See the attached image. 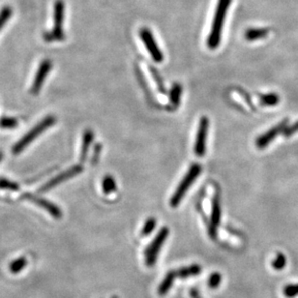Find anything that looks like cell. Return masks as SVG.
I'll return each mask as SVG.
<instances>
[{
  "mask_svg": "<svg viewBox=\"0 0 298 298\" xmlns=\"http://www.w3.org/2000/svg\"><path fill=\"white\" fill-rule=\"evenodd\" d=\"M222 218V208H221V200L220 197L216 195L212 201L211 219L209 226V235L212 238L217 236V230L221 224Z\"/></svg>",
  "mask_w": 298,
  "mask_h": 298,
  "instance_id": "7c38bea8",
  "label": "cell"
},
{
  "mask_svg": "<svg viewBox=\"0 0 298 298\" xmlns=\"http://www.w3.org/2000/svg\"><path fill=\"white\" fill-rule=\"evenodd\" d=\"M200 173H201V166L198 163H195L190 167L189 171L187 172L185 176L182 178L181 182L178 184L172 199L170 200V205L172 207H174V208L177 207L180 204V202L185 197L188 190L190 189V187L193 185V183L196 181V179L199 177Z\"/></svg>",
  "mask_w": 298,
  "mask_h": 298,
  "instance_id": "277c9868",
  "label": "cell"
},
{
  "mask_svg": "<svg viewBox=\"0 0 298 298\" xmlns=\"http://www.w3.org/2000/svg\"><path fill=\"white\" fill-rule=\"evenodd\" d=\"M201 272V267L199 266V264H192L190 266H185L180 268L177 272L176 275H178L181 279H187V278H191V277H195L198 276Z\"/></svg>",
  "mask_w": 298,
  "mask_h": 298,
  "instance_id": "2e32d148",
  "label": "cell"
},
{
  "mask_svg": "<svg viewBox=\"0 0 298 298\" xmlns=\"http://www.w3.org/2000/svg\"><path fill=\"white\" fill-rule=\"evenodd\" d=\"M19 125L18 119L9 116L0 117V128L1 129H15Z\"/></svg>",
  "mask_w": 298,
  "mask_h": 298,
  "instance_id": "7402d4cb",
  "label": "cell"
},
{
  "mask_svg": "<svg viewBox=\"0 0 298 298\" xmlns=\"http://www.w3.org/2000/svg\"><path fill=\"white\" fill-rule=\"evenodd\" d=\"M22 198L27 199L29 201H32L33 203H35L39 207H41V208H43L44 210H46L48 213H50V215L53 218H55L57 220L62 218L63 213L61 211V209L57 205L53 204L51 201L48 200V199L39 198L37 196L32 195L30 193H25V194H24L22 196Z\"/></svg>",
  "mask_w": 298,
  "mask_h": 298,
  "instance_id": "30bf717a",
  "label": "cell"
},
{
  "mask_svg": "<svg viewBox=\"0 0 298 298\" xmlns=\"http://www.w3.org/2000/svg\"><path fill=\"white\" fill-rule=\"evenodd\" d=\"M155 227H156V220L154 218H148V220L145 222L141 230V236L145 237L149 236L153 232Z\"/></svg>",
  "mask_w": 298,
  "mask_h": 298,
  "instance_id": "484cf974",
  "label": "cell"
},
{
  "mask_svg": "<svg viewBox=\"0 0 298 298\" xmlns=\"http://www.w3.org/2000/svg\"><path fill=\"white\" fill-rule=\"evenodd\" d=\"M222 283V275L219 272H214L211 274L208 278V286L210 289H216L217 287H219Z\"/></svg>",
  "mask_w": 298,
  "mask_h": 298,
  "instance_id": "d4e9b609",
  "label": "cell"
},
{
  "mask_svg": "<svg viewBox=\"0 0 298 298\" xmlns=\"http://www.w3.org/2000/svg\"><path fill=\"white\" fill-rule=\"evenodd\" d=\"M2 157H3V154L0 152V161H1V159H2Z\"/></svg>",
  "mask_w": 298,
  "mask_h": 298,
  "instance_id": "4dcf8cb0",
  "label": "cell"
},
{
  "mask_svg": "<svg viewBox=\"0 0 298 298\" xmlns=\"http://www.w3.org/2000/svg\"><path fill=\"white\" fill-rule=\"evenodd\" d=\"M280 102V96L277 93H268L262 94L260 96V103L261 106L272 107L278 105Z\"/></svg>",
  "mask_w": 298,
  "mask_h": 298,
  "instance_id": "e0dca14e",
  "label": "cell"
},
{
  "mask_svg": "<svg viewBox=\"0 0 298 298\" xmlns=\"http://www.w3.org/2000/svg\"><path fill=\"white\" fill-rule=\"evenodd\" d=\"M286 264V256L282 253H278L276 259L271 262V265L275 270H282L285 268Z\"/></svg>",
  "mask_w": 298,
  "mask_h": 298,
  "instance_id": "cb8c5ba5",
  "label": "cell"
},
{
  "mask_svg": "<svg viewBox=\"0 0 298 298\" xmlns=\"http://www.w3.org/2000/svg\"><path fill=\"white\" fill-rule=\"evenodd\" d=\"M0 189L1 190H7V191L17 192V191L20 190V186L16 182H13L11 180H8L6 178L0 177Z\"/></svg>",
  "mask_w": 298,
  "mask_h": 298,
  "instance_id": "603a6c76",
  "label": "cell"
},
{
  "mask_svg": "<svg viewBox=\"0 0 298 298\" xmlns=\"http://www.w3.org/2000/svg\"><path fill=\"white\" fill-rule=\"evenodd\" d=\"M56 118L53 115L46 116L42 121H40L33 129H31L26 135L22 137L14 146L12 152L14 154H19L24 151L30 143H32L39 136H41L46 130L55 124Z\"/></svg>",
  "mask_w": 298,
  "mask_h": 298,
  "instance_id": "3957f363",
  "label": "cell"
},
{
  "mask_svg": "<svg viewBox=\"0 0 298 298\" xmlns=\"http://www.w3.org/2000/svg\"><path fill=\"white\" fill-rule=\"evenodd\" d=\"M83 172V166L82 165H76L74 167L66 170L65 172H63L61 174L54 176L53 178H51L49 180L47 183H45L43 186L39 189L40 193H45L50 191L51 189H53L55 186H58L59 184H61L63 182H65L66 180L74 177L76 175L81 174Z\"/></svg>",
  "mask_w": 298,
  "mask_h": 298,
  "instance_id": "52a82bcc",
  "label": "cell"
},
{
  "mask_svg": "<svg viewBox=\"0 0 298 298\" xmlns=\"http://www.w3.org/2000/svg\"><path fill=\"white\" fill-rule=\"evenodd\" d=\"M287 126H288V119L286 118L282 122H280L279 124L276 125L270 130H268L266 133L262 134L261 136L258 137L256 139V146L259 149L266 148L276 137L285 131Z\"/></svg>",
  "mask_w": 298,
  "mask_h": 298,
  "instance_id": "9c48e42d",
  "label": "cell"
},
{
  "mask_svg": "<svg viewBox=\"0 0 298 298\" xmlns=\"http://www.w3.org/2000/svg\"><path fill=\"white\" fill-rule=\"evenodd\" d=\"M181 94H182V87L178 84H174L170 93V102L174 108L179 106L180 100H181Z\"/></svg>",
  "mask_w": 298,
  "mask_h": 298,
  "instance_id": "ac0fdd59",
  "label": "cell"
},
{
  "mask_svg": "<svg viewBox=\"0 0 298 298\" xmlns=\"http://www.w3.org/2000/svg\"><path fill=\"white\" fill-rule=\"evenodd\" d=\"M65 3L63 0H55L53 6V27L50 32L44 34L46 42H61L65 40Z\"/></svg>",
  "mask_w": 298,
  "mask_h": 298,
  "instance_id": "7a4b0ae2",
  "label": "cell"
},
{
  "mask_svg": "<svg viewBox=\"0 0 298 298\" xmlns=\"http://www.w3.org/2000/svg\"><path fill=\"white\" fill-rule=\"evenodd\" d=\"M27 264V260L25 257H21L15 261H13L9 264V270L13 274H19L22 270H24Z\"/></svg>",
  "mask_w": 298,
  "mask_h": 298,
  "instance_id": "ffe728a7",
  "label": "cell"
},
{
  "mask_svg": "<svg viewBox=\"0 0 298 298\" xmlns=\"http://www.w3.org/2000/svg\"><path fill=\"white\" fill-rule=\"evenodd\" d=\"M139 37L141 39L142 43L144 44L146 50L150 53L152 59L155 62L160 63L164 59V55L162 53L161 50L158 46V44L155 41V38L153 36L151 30L147 27H142L139 30Z\"/></svg>",
  "mask_w": 298,
  "mask_h": 298,
  "instance_id": "8992f818",
  "label": "cell"
},
{
  "mask_svg": "<svg viewBox=\"0 0 298 298\" xmlns=\"http://www.w3.org/2000/svg\"><path fill=\"white\" fill-rule=\"evenodd\" d=\"M298 132V121L296 123L292 125V126H287L285 131L283 132L284 136L286 137H292L294 134H296Z\"/></svg>",
  "mask_w": 298,
  "mask_h": 298,
  "instance_id": "f1b7e54d",
  "label": "cell"
},
{
  "mask_svg": "<svg viewBox=\"0 0 298 298\" xmlns=\"http://www.w3.org/2000/svg\"><path fill=\"white\" fill-rule=\"evenodd\" d=\"M231 2H232V0H219L218 1L215 15H214L211 30H210V33L207 38V46L210 50H216L221 44L224 23H225V19H226L227 13L229 10V7L231 5Z\"/></svg>",
  "mask_w": 298,
  "mask_h": 298,
  "instance_id": "6da1fadb",
  "label": "cell"
},
{
  "mask_svg": "<svg viewBox=\"0 0 298 298\" xmlns=\"http://www.w3.org/2000/svg\"><path fill=\"white\" fill-rule=\"evenodd\" d=\"M150 71H151V74H152V77H153V79H154V81H155V83L157 85L159 91L161 93H166V88L164 87V84H163V81H162L160 74H158L157 71L155 69H153V68H150Z\"/></svg>",
  "mask_w": 298,
  "mask_h": 298,
  "instance_id": "4316f807",
  "label": "cell"
},
{
  "mask_svg": "<svg viewBox=\"0 0 298 298\" xmlns=\"http://www.w3.org/2000/svg\"><path fill=\"white\" fill-rule=\"evenodd\" d=\"M92 140H93V133H92V131L87 130L84 133V136H83L82 148H81V153H80V160H81L82 163L86 161V159H87V153H88V150H89V147L91 145Z\"/></svg>",
  "mask_w": 298,
  "mask_h": 298,
  "instance_id": "5bb4252c",
  "label": "cell"
},
{
  "mask_svg": "<svg viewBox=\"0 0 298 298\" xmlns=\"http://www.w3.org/2000/svg\"><path fill=\"white\" fill-rule=\"evenodd\" d=\"M102 190L106 195L112 194L116 191V183L111 175H106L102 181Z\"/></svg>",
  "mask_w": 298,
  "mask_h": 298,
  "instance_id": "d6986e66",
  "label": "cell"
},
{
  "mask_svg": "<svg viewBox=\"0 0 298 298\" xmlns=\"http://www.w3.org/2000/svg\"><path fill=\"white\" fill-rule=\"evenodd\" d=\"M284 294L287 298H294L298 296V284L286 286L284 289Z\"/></svg>",
  "mask_w": 298,
  "mask_h": 298,
  "instance_id": "83f0119b",
  "label": "cell"
},
{
  "mask_svg": "<svg viewBox=\"0 0 298 298\" xmlns=\"http://www.w3.org/2000/svg\"><path fill=\"white\" fill-rule=\"evenodd\" d=\"M13 15L12 7L10 6H3L0 9V30L7 24V22L11 19Z\"/></svg>",
  "mask_w": 298,
  "mask_h": 298,
  "instance_id": "44dd1931",
  "label": "cell"
},
{
  "mask_svg": "<svg viewBox=\"0 0 298 298\" xmlns=\"http://www.w3.org/2000/svg\"><path fill=\"white\" fill-rule=\"evenodd\" d=\"M208 129H209V120L206 116H202L199 121V129L197 138L195 142V153L201 157L206 152V141L208 136Z\"/></svg>",
  "mask_w": 298,
  "mask_h": 298,
  "instance_id": "ba28073f",
  "label": "cell"
},
{
  "mask_svg": "<svg viewBox=\"0 0 298 298\" xmlns=\"http://www.w3.org/2000/svg\"><path fill=\"white\" fill-rule=\"evenodd\" d=\"M191 297L200 298L199 297V292H198L197 290H192V291H191Z\"/></svg>",
  "mask_w": 298,
  "mask_h": 298,
  "instance_id": "f546056e",
  "label": "cell"
},
{
  "mask_svg": "<svg viewBox=\"0 0 298 298\" xmlns=\"http://www.w3.org/2000/svg\"><path fill=\"white\" fill-rule=\"evenodd\" d=\"M51 69H52V62L50 61V59H45L40 63L37 73L35 74L34 81L32 83L31 88H30L31 94L36 95L40 92V90L42 89V87L46 81V78L48 77V74H50Z\"/></svg>",
  "mask_w": 298,
  "mask_h": 298,
  "instance_id": "8fae6325",
  "label": "cell"
},
{
  "mask_svg": "<svg viewBox=\"0 0 298 298\" xmlns=\"http://www.w3.org/2000/svg\"><path fill=\"white\" fill-rule=\"evenodd\" d=\"M269 33L268 28H249L245 31V39L249 42L265 38Z\"/></svg>",
  "mask_w": 298,
  "mask_h": 298,
  "instance_id": "9a60e30c",
  "label": "cell"
},
{
  "mask_svg": "<svg viewBox=\"0 0 298 298\" xmlns=\"http://www.w3.org/2000/svg\"><path fill=\"white\" fill-rule=\"evenodd\" d=\"M169 229L167 227L162 228L157 234V236L154 237L152 242L149 244L148 247L145 250L144 256H145V263L148 267H152L158 259V255L161 251L162 246L164 245L165 241L167 240L169 236Z\"/></svg>",
  "mask_w": 298,
  "mask_h": 298,
  "instance_id": "5b68a950",
  "label": "cell"
},
{
  "mask_svg": "<svg viewBox=\"0 0 298 298\" xmlns=\"http://www.w3.org/2000/svg\"><path fill=\"white\" fill-rule=\"evenodd\" d=\"M175 277H176V272H174V271H170L165 276L160 286L158 287V294L160 296L166 295L171 290L172 286L174 285Z\"/></svg>",
  "mask_w": 298,
  "mask_h": 298,
  "instance_id": "4fadbf2b",
  "label": "cell"
}]
</instances>
